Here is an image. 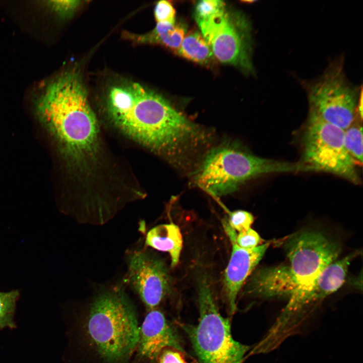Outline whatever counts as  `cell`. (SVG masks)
I'll return each instance as SVG.
<instances>
[{
    "instance_id": "8992f818",
    "label": "cell",
    "mask_w": 363,
    "mask_h": 363,
    "mask_svg": "<svg viewBox=\"0 0 363 363\" xmlns=\"http://www.w3.org/2000/svg\"><path fill=\"white\" fill-rule=\"evenodd\" d=\"M200 316L196 325L179 323L188 335L201 363H242L251 347L232 338L230 322L220 314L209 280L198 283Z\"/></svg>"
},
{
    "instance_id": "3957f363",
    "label": "cell",
    "mask_w": 363,
    "mask_h": 363,
    "mask_svg": "<svg viewBox=\"0 0 363 363\" xmlns=\"http://www.w3.org/2000/svg\"><path fill=\"white\" fill-rule=\"evenodd\" d=\"M287 264L257 270L245 291L262 298L296 299L307 291L320 273L337 260L341 247L323 233L301 230L288 236L283 245Z\"/></svg>"
},
{
    "instance_id": "e0dca14e",
    "label": "cell",
    "mask_w": 363,
    "mask_h": 363,
    "mask_svg": "<svg viewBox=\"0 0 363 363\" xmlns=\"http://www.w3.org/2000/svg\"><path fill=\"white\" fill-rule=\"evenodd\" d=\"M344 143L356 163L362 162V129L361 126H350L344 131Z\"/></svg>"
},
{
    "instance_id": "6da1fadb",
    "label": "cell",
    "mask_w": 363,
    "mask_h": 363,
    "mask_svg": "<svg viewBox=\"0 0 363 363\" xmlns=\"http://www.w3.org/2000/svg\"><path fill=\"white\" fill-rule=\"evenodd\" d=\"M106 108L123 133L178 168L193 165L211 143L209 132L163 97L137 83L110 88Z\"/></svg>"
},
{
    "instance_id": "52a82bcc",
    "label": "cell",
    "mask_w": 363,
    "mask_h": 363,
    "mask_svg": "<svg viewBox=\"0 0 363 363\" xmlns=\"http://www.w3.org/2000/svg\"><path fill=\"white\" fill-rule=\"evenodd\" d=\"M306 90L310 111L344 131L352 125L362 87L348 81L342 58L332 62L320 77L306 84Z\"/></svg>"
},
{
    "instance_id": "d6986e66",
    "label": "cell",
    "mask_w": 363,
    "mask_h": 363,
    "mask_svg": "<svg viewBox=\"0 0 363 363\" xmlns=\"http://www.w3.org/2000/svg\"><path fill=\"white\" fill-rule=\"evenodd\" d=\"M225 6V3L221 1L204 0L199 2L195 9V17L197 22L210 18L224 9Z\"/></svg>"
},
{
    "instance_id": "7a4b0ae2",
    "label": "cell",
    "mask_w": 363,
    "mask_h": 363,
    "mask_svg": "<svg viewBox=\"0 0 363 363\" xmlns=\"http://www.w3.org/2000/svg\"><path fill=\"white\" fill-rule=\"evenodd\" d=\"M37 115L70 159L82 163L96 150L98 126L76 72L49 82L36 100Z\"/></svg>"
},
{
    "instance_id": "ffe728a7",
    "label": "cell",
    "mask_w": 363,
    "mask_h": 363,
    "mask_svg": "<svg viewBox=\"0 0 363 363\" xmlns=\"http://www.w3.org/2000/svg\"><path fill=\"white\" fill-rule=\"evenodd\" d=\"M228 225L234 230L241 232L248 230L254 222V217L249 212L237 210L229 212Z\"/></svg>"
},
{
    "instance_id": "ba28073f",
    "label": "cell",
    "mask_w": 363,
    "mask_h": 363,
    "mask_svg": "<svg viewBox=\"0 0 363 363\" xmlns=\"http://www.w3.org/2000/svg\"><path fill=\"white\" fill-rule=\"evenodd\" d=\"M304 163L355 184L360 182L356 162L344 143V130L310 111L302 138Z\"/></svg>"
},
{
    "instance_id": "5b68a950",
    "label": "cell",
    "mask_w": 363,
    "mask_h": 363,
    "mask_svg": "<svg viewBox=\"0 0 363 363\" xmlns=\"http://www.w3.org/2000/svg\"><path fill=\"white\" fill-rule=\"evenodd\" d=\"M302 163L257 156L233 144H222L208 151L195 172L194 182L214 197L231 194L246 182L264 174L312 171Z\"/></svg>"
},
{
    "instance_id": "2e32d148",
    "label": "cell",
    "mask_w": 363,
    "mask_h": 363,
    "mask_svg": "<svg viewBox=\"0 0 363 363\" xmlns=\"http://www.w3.org/2000/svg\"><path fill=\"white\" fill-rule=\"evenodd\" d=\"M176 52L187 59L202 65L209 64L214 56L208 43L198 31L186 35Z\"/></svg>"
},
{
    "instance_id": "ac0fdd59",
    "label": "cell",
    "mask_w": 363,
    "mask_h": 363,
    "mask_svg": "<svg viewBox=\"0 0 363 363\" xmlns=\"http://www.w3.org/2000/svg\"><path fill=\"white\" fill-rule=\"evenodd\" d=\"M18 295L16 290L0 292V328L13 326V316Z\"/></svg>"
},
{
    "instance_id": "30bf717a",
    "label": "cell",
    "mask_w": 363,
    "mask_h": 363,
    "mask_svg": "<svg viewBox=\"0 0 363 363\" xmlns=\"http://www.w3.org/2000/svg\"><path fill=\"white\" fill-rule=\"evenodd\" d=\"M127 282L146 308H157L171 289V279L165 263L145 251H136L128 258Z\"/></svg>"
},
{
    "instance_id": "7402d4cb",
    "label": "cell",
    "mask_w": 363,
    "mask_h": 363,
    "mask_svg": "<svg viewBox=\"0 0 363 363\" xmlns=\"http://www.w3.org/2000/svg\"><path fill=\"white\" fill-rule=\"evenodd\" d=\"M154 13L156 23H175V11L172 4L169 1L158 2L155 7Z\"/></svg>"
},
{
    "instance_id": "277c9868",
    "label": "cell",
    "mask_w": 363,
    "mask_h": 363,
    "mask_svg": "<svg viewBox=\"0 0 363 363\" xmlns=\"http://www.w3.org/2000/svg\"><path fill=\"white\" fill-rule=\"evenodd\" d=\"M82 320L83 344L102 363H127L139 339L135 309L120 287L100 292Z\"/></svg>"
},
{
    "instance_id": "5bb4252c",
    "label": "cell",
    "mask_w": 363,
    "mask_h": 363,
    "mask_svg": "<svg viewBox=\"0 0 363 363\" xmlns=\"http://www.w3.org/2000/svg\"><path fill=\"white\" fill-rule=\"evenodd\" d=\"M145 245L157 250L167 252L171 265L178 263L183 247V237L179 227L173 223L156 226L147 233Z\"/></svg>"
},
{
    "instance_id": "7c38bea8",
    "label": "cell",
    "mask_w": 363,
    "mask_h": 363,
    "mask_svg": "<svg viewBox=\"0 0 363 363\" xmlns=\"http://www.w3.org/2000/svg\"><path fill=\"white\" fill-rule=\"evenodd\" d=\"M359 253L353 252L325 267L307 291L289 303L292 314L300 319H307L324 298L341 287L350 262Z\"/></svg>"
},
{
    "instance_id": "8fae6325",
    "label": "cell",
    "mask_w": 363,
    "mask_h": 363,
    "mask_svg": "<svg viewBox=\"0 0 363 363\" xmlns=\"http://www.w3.org/2000/svg\"><path fill=\"white\" fill-rule=\"evenodd\" d=\"M223 225L232 245L231 257L224 275L223 288L229 312L232 315L236 310L238 293L271 243H265L252 249H243L237 245L236 231L228 225L226 219L223 221Z\"/></svg>"
},
{
    "instance_id": "9a60e30c",
    "label": "cell",
    "mask_w": 363,
    "mask_h": 363,
    "mask_svg": "<svg viewBox=\"0 0 363 363\" xmlns=\"http://www.w3.org/2000/svg\"><path fill=\"white\" fill-rule=\"evenodd\" d=\"M185 34L186 28L182 24L157 22L153 30L145 34L125 32L124 36L138 43L160 44L176 52Z\"/></svg>"
},
{
    "instance_id": "9c48e42d",
    "label": "cell",
    "mask_w": 363,
    "mask_h": 363,
    "mask_svg": "<svg viewBox=\"0 0 363 363\" xmlns=\"http://www.w3.org/2000/svg\"><path fill=\"white\" fill-rule=\"evenodd\" d=\"M214 56L220 62L253 70L250 33L247 23L236 22L225 8L197 22Z\"/></svg>"
},
{
    "instance_id": "4fadbf2b",
    "label": "cell",
    "mask_w": 363,
    "mask_h": 363,
    "mask_svg": "<svg viewBox=\"0 0 363 363\" xmlns=\"http://www.w3.org/2000/svg\"><path fill=\"white\" fill-rule=\"evenodd\" d=\"M137 348L140 358L151 362L156 360L166 348L185 352L177 333L157 308L149 310L144 319L140 328Z\"/></svg>"
},
{
    "instance_id": "603a6c76",
    "label": "cell",
    "mask_w": 363,
    "mask_h": 363,
    "mask_svg": "<svg viewBox=\"0 0 363 363\" xmlns=\"http://www.w3.org/2000/svg\"><path fill=\"white\" fill-rule=\"evenodd\" d=\"M262 239L259 234L250 228L248 230L237 234L236 243L240 248L244 249L255 248L261 243Z\"/></svg>"
},
{
    "instance_id": "cb8c5ba5",
    "label": "cell",
    "mask_w": 363,
    "mask_h": 363,
    "mask_svg": "<svg viewBox=\"0 0 363 363\" xmlns=\"http://www.w3.org/2000/svg\"><path fill=\"white\" fill-rule=\"evenodd\" d=\"M182 352L175 349L168 348L163 350L157 360L158 363H188L185 359Z\"/></svg>"
},
{
    "instance_id": "44dd1931",
    "label": "cell",
    "mask_w": 363,
    "mask_h": 363,
    "mask_svg": "<svg viewBox=\"0 0 363 363\" xmlns=\"http://www.w3.org/2000/svg\"><path fill=\"white\" fill-rule=\"evenodd\" d=\"M81 1H50L47 2L48 7L60 17L69 18L80 6Z\"/></svg>"
}]
</instances>
